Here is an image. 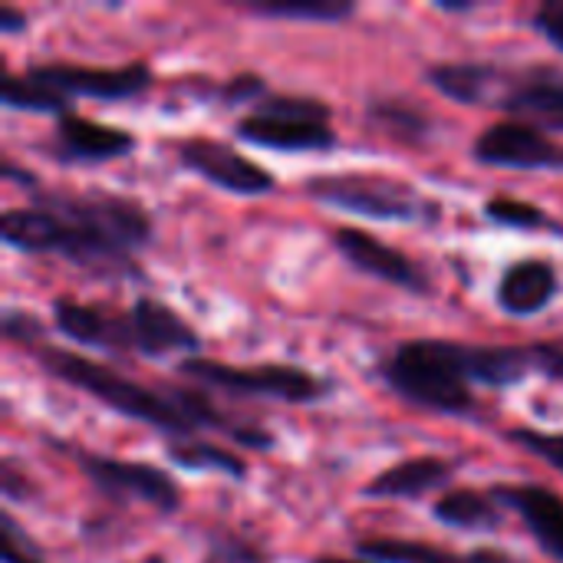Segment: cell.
Returning <instances> with one entry per match:
<instances>
[{
    "instance_id": "cell-1",
    "label": "cell",
    "mask_w": 563,
    "mask_h": 563,
    "mask_svg": "<svg viewBox=\"0 0 563 563\" xmlns=\"http://www.w3.org/2000/svg\"><path fill=\"white\" fill-rule=\"evenodd\" d=\"M148 211L112 191H33V205L0 218V238L23 254H53L96 277H142L135 254L152 244Z\"/></svg>"
},
{
    "instance_id": "cell-2",
    "label": "cell",
    "mask_w": 563,
    "mask_h": 563,
    "mask_svg": "<svg viewBox=\"0 0 563 563\" xmlns=\"http://www.w3.org/2000/svg\"><path fill=\"white\" fill-rule=\"evenodd\" d=\"M36 360L53 379H59V383L92 396L106 409H112L132 422L152 426L172 439H191L201 429H218V432L231 435L241 449H257V452L274 449L271 432L254 429V426H231V419L211 399H205V393L152 389V386H142L96 360H86V356L59 350V346H40Z\"/></svg>"
},
{
    "instance_id": "cell-3",
    "label": "cell",
    "mask_w": 563,
    "mask_h": 563,
    "mask_svg": "<svg viewBox=\"0 0 563 563\" xmlns=\"http://www.w3.org/2000/svg\"><path fill=\"white\" fill-rule=\"evenodd\" d=\"M379 379L406 402L439 416H472V363L468 343L455 340H406L383 366Z\"/></svg>"
},
{
    "instance_id": "cell-4",
    "label": "cell",
    "mask_w": 563,
    "mask_h": 563,
    "mask_svg": "<svg viewBox=\"0 0 563 563\" xmlns=\"http://www.w3.org/2000/svg\"><path fill=\"white\" fill-rule=\"evenodd\" d=\"M307 198L317 205L373 218V221H432L439 214V205L429 201L422 191H416L409 181L379 175V172H330V175H313L303 181Z\"/></svg>"
},
{
    "instance_id": "cell-5",
    "label": "cell",
    "mask_w": 563,
    "mask_h": 563,
    "mask_svg": "<svg viewBox=\"0 0 563 563\" xmlns=\"http://www.w3.org/2000/svg\"><path fill=\"white\" fill-rule=\"evenodd\" d=\"M178 376L191 379L205 389H218L228 396H251V399H274L287 406H313L323 402L333 389L330 379L313 376L303 366L287 363H264V366H231L221 360L188 356L178 363Z\"/></svg>"
},
{
    "instance_id": "cell-6",
    "label": "cell",
    "mask_w": 563,
    "mask_h": 563,
    "mask_svg": "<svg viewBox=\"0 0 563 563\" xmlns=\"http://www.w3.org/2000/svg\"><path fill=\"white\" fill-rule=\"evenodd\" d=\"M234 135L274 152H327L340 142L330 106L313 96H267L238 119Z\"/></svg>"
},
{
    "instance_id": "cell-7",
    "label": "cell",
    "mask_w": 563,
    "mask_h": 563,
    "mask_svg": "<svg viewBox=\"0 0 563 563\" xmlns=\"http://www.w3.org/2000/svg\"><path fill=\"white\" fill-rule=\"evenodd\" d=\"M198 346L201 336L195 333V327L162 300L139 297L125 313H112V310L102 313L99 350H122L145 360H162L168 353L198 350Z\"/></svg>"
},
{
    "instance_id": "cell-8",
    "label": "cell",
    "mask_w": 563,
    "mask_h": 563,
    "mask_svg": "<svg viewBox=\"0 0 563 563\" xmlns=\"http://www.w3.org/2000/svg\"><path fill=\"white\" fill-rule=\"evenodd\" d=\"M69 455L79 465V472L89 478V485L115 505L139 501V505L155 508L158 515H175L181 508L178 482L168 472H162L158 465L112 459V455H99L89 449H73Z\"/></svg>"
},
{
    "instance_id": "cell-9",
    "label": "cell",
    "mask_w": 563,
    "mask_h": 563,
    "mask_svg": "<svg viewBox=\"0 0 563 563\" xmlns=\"http://www.w3.org/2000/svg\"><path fill=\"white\" fill-rule=\"evenodd\" d=\"M36 82H43L53 96H59L66 106L79 99H99V102H119L142 96L155 76L145 63H125V66H79V63H40L26 69Z\"/></svg>"
},
{
    "instance_id": "cell-10",
    "label": "cell",
    "mask_w": 563,
    "mask_h": 563,
    "mask_svg": "<svg viewBox=\"0 0 563 563\" xmlns=\"http://www.w3.org/2000/svg\"><path fill=\"white\" fill-rule=\"evenodd\" d=\"M178 162H181V168L205 178L208 185L241 195V198L271 195L277 185V178L264 165L251 162L234 145L208 139V135H191V139L178 142Z\"/></svg>"
},
{
    "instance_id": "cell-11",
    "label": "cell",
    "mask_w": 563,
    "mask_h": 563,
    "mask_svg": "<svg viewBox=\"0 0 563 563\" xmlns=\"http://www.w3.org/2000/svg\"><path fill=\"white\" fill-rule=\"evenodd\" d=\"M472 155H475V162L495 165V168L563 172V142L525 119H508V122L488 125L472 142Z\"/></svg>"
},
{
    "instance_id": "cell-12",
    "label": "cell",
    "mask_w": 563,
    "mask_h": 563,
    "mask_svg": "<svg viewBox=\"0 0 563 563\" xmlns=\"http://www.w3.org/2000/svg\"><path fill=\"white\" fill-rule=\"evenodd\" d=\"M333 247L340 251V257L353 271H360L366 277H376L383 284L402 287L409 294H432V280L426 277V271L409 254H402L399 247L379 241L376 234H369L363 228H340V231H333Z\"/></svg>"
},
{
    "instance_id": "cell-13",
    "label": "cell",
    "mask_w": 563,
    "mask_h": 563,
    "mask_svg": "<svg viewBox=\"0 0 563 563\" xmlns=\"http://www.w3.org/2000/svg\"><path fill=\"white\" fill-rule=\"evenodd\" d=\"M135 135L119 129V125H106L76 112H66L56 119V132H53V158L63 165H102V162H115L122 155H129L135 148Z\"/></svg>"
},
{
    "instance_id": "cell-14",
    "label": "cell",
    "mask_w": 563,
    "mask_h": 563,
    "mask_svg": "<svg viewBox=\"0 0 563 563\" xmlns=\"http://www.w3.org/2000/svg\"><path fill=\"white\" fill-rule=\"evenodd\" d=\"M492 498L515 511L548 558L563 563V498L544 485H492Z\"/></svg>"
},
{
    "instance_id": "cell-15",
    "label": "cell",
    "mask_w": 563,
    "mask_h": 563,
    "mask_svg": "<svg viewBox=\"0 0 563 563\" xmlns=\"http://www.w3.org/2000/svg\"><path fill=\"white\" fill-rule=\"evenodd\" d=\"M558 294H561L558 267L544 257H521L501 274L498 290H495V303L501 307V313L528 320V317L544 313Z\"/></svg>"
},
{
    "instance_id": "cell-16",
    "label": "cell",
    "mask_w": 563,
    "mask_h": 563,
    "mask_svg": "<svg viewBox=\"0 0 563 563\" xmlns=\"http://www.w3.org/2000/svg\"><path fill=\"white\" fill-rule=\"evenodd\" d=\"M498 109L515 112L525 122L563 132V69L534 66L505 82Z\"/></svg>"
},
{
    "instance_id": "cell-17",
    "label": "cell",
    "mask_w": 563,
    "mask_h": 563,
    "mask_svg": "<svg viewBox=\"0 0 563 563\" xmlns=\"http://www.w3.org/2000/svg\"><path fill=\"white\" fill-rule=\"evenodd\" d=\"M452 475H455L452 462H445L439 455H419V459H406L399 465L383 468L363 488V495L373 501H412V498L445 488L452 482Z\"/></svg>"
},
{
    "instance_id": "cell-18",
    "label": "cell",
    "mask_w": 563,
    "mask_h": 563,
    "mask_svg": "<svg viewBox=\"0 0 563 563\" xmlns=\"http://www.w3.org/2000/svg\"><path fill=\"white\" fill-rule=\"evenodd\" d=\"M426 82L445 99L462 102V106H498L501 89H505L501 86L505 73L495 63H478V59L435 63L426 69Z\"/></svg>"
},
{
    "instance_id": "cell-19",
    "label": "cell",
    "mask_w": 563,
    "mask_h": 563,
    "mask_svg": "<svg viewBox=\"0 0 563 563\" xmlns=\"http://www.w3.org/2000/svg\"><path fill=\"white\" fill-rule=\"evenodd\" d=\"M432 515L439 525L452 531H498L505 525L501 505L492 498V492H475V488H449L435 505Z\"/></svg>"
},
{
    "instance_id": "cell-20",
    "label": "cell",
    "mask_w": 563,
    "mask_h": 563,
    "mask_svg": "<svg viewBox=\"0 0 563 563\" xmlns=\"http://www.w3.org/2000/svg\"><path fill=\"white\" fill-rule=\"evenodd\" d=\"M468 363H472V383L488 386V389H511L534 373L531 346H472L468 343Z\"/></svg>"
},
{
    "instance_id": "cell-21",
    "label": "cell",
    "mask_w": 563,
    "mask_h": 563,
    "mask_svg": "<svg viewBox=\"0 0 563 563\" xmlns=\"http://www.w3.org/2000/svg\"><path fill=\"white\" fill-rule=\"evenodd\" d=\"M241 10L267 20H307V23H343L356 16L353 0H241Z\"/></svg>"
},
{
    "instance_id": "cell-22",
    "label": "cell",
    "mask_w": 563,
    "mask_h": 563,
    "mask_svg": "<svg viewBox=\"0 0 563 563\" xmlns=\"http://www.w3.org/2000/svg\"><path fill=\"white\" fill-rule=\"evenodd\" d=\"M356 554L373 563H468L439 544L409 541V538H366L356 544Z\"/></svg>"
},
{
    "instance_id": "cell-23",
    "label": "cell",
    "mask_w": 563,
    "mask_h": 563,
    "mask_svg": "<svg viewBox=\"0 0 563 563\" xmlns=\"http://www.w3.org/2000/svg\"><path fill=\"white\" fill-rule=\"evenodd\" d=\"M366 119L383 135H393L399 142H409V145L426 142L429 139V129H432L429 115L419 106L406 102V99H376V102H369Z\"/></svg>"
},
{
    "instance_id": "cell-24",
    "label": "cell",
    "mask_w": 563,
    "mask_h": 563,
    "mask_svg": "<svg viewBox=\"0 0 563 563\" xmlns=\"http://www.w3.org/2000/svg\"><path fill=\"white\" fill-rule=\"evenodd\" d=\"M168 459L185 468V472H224L234 482L247 478V462L231 452V449H218L211 442H195V439H175L168 445Z\"/></svg>"
},
{
    "instance_id": "cell-25",
    "label": "cell",
    "mask_w": 563,
    "mask_h": 563,
    "mask_svg": "<svg viewBox=\"0 0 563 563\" xmlns=\"http://www.w3.org/2000/svg\"><path fill=\"white\" fill-rule=\"evenodd\" d=\"M0 99L7 109H16V112H43V115H66L69 106L53 96L43 82H36L30 73H3V86H0Z\"/></svg>"
},
{
    "instance_id": "cell-26",
    "label": "cell",
    "mask_w": 563,
    "mask_h": 563,
    "mask_svg": "<svg viewBox=\"0 0 563 563\" xmlns=\"http://www.w3.org/2000/svg\"><path fill=\"white\" fill-rule=\"evenodd\" d=\"M485 218L501 228H515V231H558L563 234L561 221H554L544 208L511 198V195H498V198L485 201Z\"/></svg>"
},
{
    "instance_id": "cell-27",
    "label": "cell",
    "mask_w": 563,
    "mask_h": 563,
    "mask_svg": "<svg viewBox=\"0 0 563 563\" xmlns=\"http://www.w3.org/2000/svg\"><path fill=\"white\" fill-rule=\"evenodd\" d=\"M201 563H274L271 554L238 531H214Z\"/></svg>"
},
{
    "instance_id": "cell-28",
    "label": "cell",
    "mask_w": 563,
    "mask_h": 563,
    "mask_svg": "<svg viewBox=\"0 0 563 563\" xmlns=\"http://www.w3.org/2000/svg\"><path fill=\"white\" fill-rule=\"evenodd\" d=\"M508 439L531 452L534 459L548 462L563 475V432H538V429H511Z\"/></svg>"
},
{
    "instance_id": "cell-29",
    "label": "cell",
    "mask_w": 563,
    "mask_h": 563,
    "mask_svg": "<svg viewBox=\"0 0 563 563\" xmlns=\"http://www.w3.org/2000/svg\"><path fill=\"white\" fill-rule=\"evenodd\" d=\"M218 96H221L228 106H247V102L267 99L271 92H267V79H264V76H257V73H238V76H231L228 82H221Z\"/></svg>"
},
{
    "instance_id": "cell-30",
    "label": "cell",
    "mask_w": 563,
    "mask_h": 563,
    "mask_svg": "<svg viewBox=\"0 0 563 563\" xmlns=\"http://www.w3.org/2000/svg\"><path fill=\"white\" fill-rule=\"evenodd\" d=\"M3 336L13 340V343H23V346H33L46 336V327L36 313L30 310H13L7 307L3 310Z\"/></svg>"
},
{
    "instance_id": "cell-31",
    "label": "cell",
    "mask_w": 563,
    "mask_h": 563,
    "mask_svg": "<svg viewBox=\"0 0 563 563\" xmlns=\"http://www.w3.org/2000/svg\"><path fill=\"white\" fill-rule=\"evenodd\" d=\"M3 563H43L36 548L20 534V525L13 521V515H3V544H0Z\"/></svg>"
},
{
    "instance_id": "cell-32",
    "label": "cell",
    "mask_w": 563,
    "mask_h": 563,
    "mask_svg": "<svg viewBox=\"0 0 563 563\" xmlns=\"http://www.w3.org/2000/svg\"><path fill=\"white\" fill-rule=\"evenodd\" d=\"M531 26H534L554 49H561L563 53V0H548V3H541V7L534 10V16H531Z\"/></svg>"
},
{
    "instance_id": "cell-33",
    "label": "cell",
    "mask_w": 563,
    "mask_h": 563,
    "mask_svg": "<svg viewBox=\"0 0 563 563\" xmlns=\"http://www.w3.org/2000/svg\"><path fill=\"white\" fill-rule=\"evenodd\" d=\"M531 346V363H534V373L563 383V343L554 340H541V343H528Z\"/></svg>"
},
{
    "instance_id": "cell-34",
    "label": "cell",
    "mask_w": 563,
    "mask_h": 563,
    "mask_svg": "<svg viewBox=\"0 0 563 563\" xmlns=\"http://www.w3.org/2000/svg\"><path fill=\"white\" fill-rule=\"evenodd\" d=\"M468 563H528L521 561L518 554L505 551V548H475L468 551Z\"/></svg>"
},
{
    "instance_id": "cell-35",
    "label": "cell",
    "mask_w": 563,
    "mask_h": 563,
    "mask_svg": "<svg viewBox=\"0 0 563 563\" xmlns=\"http://www.w3.org/2000/svg\"><path fill=\"white\" fill-rule=\"evenodd\" d=\"M26 26V13H20L16 7H0V30L3 33H20Z\"/></svg>"
},
{
    "instance_id": "cell-36",
    "label": "cell",
    "mask_w": 563,
    "mask_h": 563,
    "mask_svg": "<svg viewBox=\"0 0 563 563\" xmlns=\"http://www.w3.org/2000/svg\"><path fill=\"white\" fill-rule=\"evenodd\" d=\"M435 7L445 10V13H472L478 3H475V0H439Z\"/></svg>"
},
{
    "instance_id": "cell-37",
    "label": "cell",
    "mask_w": 563,
    "mask_h": 563,
    "mask_svg": "<svg viewBox=\"0 0 563 563\" xmlns=\"http://www.w3.org/2000/svg\"><path fill=\"white\" fill-rule=\"evenodd\" d=\"M310 563H373V561H363V558H317V561Z\"/></svg>"
}]
</instances>
